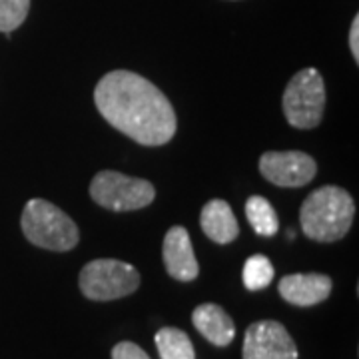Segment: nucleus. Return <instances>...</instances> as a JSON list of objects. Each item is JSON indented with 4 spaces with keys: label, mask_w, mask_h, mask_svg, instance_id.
<instances>
[{
    "label": "nucleus",
    "mask_w": 359,
    "mask_h": 359,
    "mask_svg": "<svg viewBox=\"0 0 359 359\" xmlns=\"http://www.w3.org/2000/svg\"><path fill=\"white\" fill-rule=\"evenodd\" d=\"M332 287L334 283L323 273H292L282 278L278 285L283 299L297 308H309L325 302L332 294Z\"/></svg>",
    "instance_id": "obj_10"
},
{
    "label": "nucleus",
    "mask_w": 359,
    "mask_h": 359,
    "mask_svg": "<svg viewBox=\"0 0 359 359\" xmlns=\"http://www.w3.org/2000/svg\"><path fill=\"white\" fill-rule=\"evenodd\" d=\"M94 102L104 120L142 146L174 138L178 120L166 94L136 72L114 70L96 84Z\"/></svg>",
    "instance_id": "obj_1"
},
{
    "label": "nucleus",
    "mask_w": 359,
    "mask_h": 359,
    "mask_svg": "<svg viewBox=\"0 0 359 359\" xmlns=\"http://www.w3.org/2000/svg\"><path fill=\"white\" fill-rule=\"evenodd\" d=\"M262 176L282 188H302L318 174L316 160L306 152H266L259 158Z\"/></svg>",
    "instance_id": "obj_7"
},
{
    "label": "nucleus",
    "mask_w": 359,
    "mask_h": 359,
    "mask_svg": "<svg viewBox=\"0 0 359 359\" xmlns=\"http://www.w3.org/2000/svg\"><path fill=\"white\" fill-rule=\"evenodd\" d=\"M273 266L268 257L256 254V256L248 257L244 266V285L250 292H257L268 287L271 280H273Z\"/></svg>",
    "instance_id": "obj_15"
},
{
    "label": "nucleus",
    "mask_w": 359,
    "mask_h": 359,
    "mask_svg": "<svg viewBox=\"0 0 359 359\" xmlns=\"http://www.w3.org/2000/svg\"><path fill=\"white\" fill-rule=\"evenodd\" d=\"M194 327L204 335L210 344L218 347L230 346L236 337V325L230 316L216 304H202L194 309Z\"/></svg>",
    "instance_id": "obj_11"
},
{
    "label": "nucleus",
    "mask_w": 359,
    "mask_h": 359,
    "mask_svg": "<svg viewBox=\"0 0 359 359\" xmlns=\"http://www.w3.org/2000/svg\"><path fill=\"white\" fill-rule=\"evenodd\" d=\"M245 218L254 228V231L264 238H271L280 230V219H278L273 205L262 196H252L245 202Z\"/></svg>",
    "instance_id": "obj_13"
},
{
    "label": "nucleus",
    "mask_w": 359,
    "mask_h": 359,
    "mask_svg": "<svg viewBox=\"0 0 359 359\" xmlns=\"http://www.w3.org/2000/svg\"><path fill=\"white\" fill-rule=\"evenodd\" d=\"M355 218V204L347 190L339 186H323L304 200L299 224L309 240L335 242L346 236Z\"/></svg>",
    "instance_id": "obj_2"
},
{
    "label": "nucleus",
    "mask_w": 359,
    "mask_h": 359,
    "mask_svg": "<svg viewBox=\"0 0 359 359\" xmlns=\"http://www.w3.org/2000/svg\"><path fill=\"white\" fill-rule=\"evenodd\" d=\"M30 11V0H0V32L11 34L22 25Z\"/></svg>",
    "instance_id": "obj_16"
},
{
    "label": "nucleus",
    "mask_w": 359,
    "mask_h": 359,
    "mask_svg": "<svg viewBox=\"0 0 359 359\" xmlns=\"http://www.w3.org/2000/svg\"><path fill=\"white\" fill-rule=\"evenodd\" d=\"M156 347L162 359H196L192 339L178 327H162L156 334Z\"/></svg>",
    "instance_id": "obj_14"
},
{
    "label": "nucleus",
    "mask_w": 359,
    "mask_h": 359,
    "mask_svg": "<svg viewBox=\"0 0 359 359\" xmlns=\"http://www.w3.org/2000/svg\"><path fill=\"white\" fill-rule=\"evenodd\" d=\"M80 292L94 302H112L134 294L140 287V273L120 259H92L78 276Z\"/></svg>",
    "instance_id": "obj_4"
},
{
    "label": "nucleus",
    "mask_w": 359,
    "mask_h": 359,
    "mask_svg": "<svg viewBox=\"0 0 359 359\" xmlns=\"http://www.w3.org/2000/svg\"><path fill=\"white\" fill-rule=\"evenodd\" d=\"M90 196L96 204L106 210L132 212L152 204L156 188L148 180L132 178L114 170H102L92 178Z\"/></svg>",
    "instance_id": "obj_6"
},
{
    "label": "nucleus",
    "mask_w": 359,
    "mask_h": 359,
    "mask_svg": "<svg viewBox=\"0 0 359 359\" xmlns=\"http://www.w3.org/2000/svg\"><path fill=\"white\" fill-rule=\"evenodd\" d=\"M244 359H297V346L280 321L264 320L245 330Z\"/></svg>",
    "instance_id": "obj_8"
},
{
    "label": "nucleus",
    "mask_w": 359,
    "mask_h": 359,
    "mask_svg": "<svg viewBox=\"0 0 359 359\" xmlns=\"http://www.w3.org/2000/svg\"><path fill=\"white\" fill-rule=\"evenodd\" d=\"M283 114L290 126L311 130L320 126L325 108V84L318 68H304L283 92Z\"/></svg>",
    "instance_id": "obj_5"
},
{
    "label": "nucleus",
    "mask_w": 359,
    "mask_h": 359,
    "mask_svg": "<svg viewBox=\"0 0 359 359\" xmlns=\"http://www.w3.org/2000/svg\"><path fill=\"white\" fill-rule=\"evenodd\" d=\"M349 48L353 54V60L359 62V16L353 18L351 22V30H349Z\"/></svg>",
    "instance_id": "obj_18"
},
{
    "label": "nucleus",
    "mask_w": 359,
    "mask_h": 359,
    "mask_svg": "<svg viewBox=\"0 0 359 359\" xmlns=\"http://www.w3.org/2000/svg\"><path fill=\"white\" fill-rule=\"evenodd\" d=\"M20 224L30 244L50 252H68L76 248L80 240L74 219L42 198H34L25 205Z\"/></svg>",
    "instance_id": "obj_3"
},
{
    "label": "nucleus",
    "mask_w": 359,
    "mask_h": 359,
    "mask_svg": "<svg viewBox=\"0 0 359 359\" xmlns=\"http://www.w3.org/2000/svg\"><path fill=\"white\" fill-rule=\"evenodd\" d=\"M164 266L170 278L178 282H192L200 273V266L194 254L190 233L184 226H172L164 238Z\"/></svg>",
    "instance_id": "obj_9"
},
{
    "label": "nucleus",
    "mask_w": 359,
    "mask_h": 359,
    "mask_svg": "<svg viewBox=\"0 0 359 359\" xmlns=\"http://www.w3.org/2000/svg\"><path fill=\"white\" fill-rule=\"evenodd\" d=\"M112 359H150V355L132 341H120L112 349Z\"/></svg>",
    "instance_id": "obj_17"
},
{
    "label": "nucleus",
    "mask_w": 359,
    "mask_h": 359,
    "mask_svg": "<svg viewBox=\"0 0 359 359\" xmlns=\"http://www.w3.org/2000/svg\"><path fill=\"white\" fill-rule=\"evenodd\" d=\"M200 224L205 236L216 244H230L240 233L238 219L233 216L230 204L224 200H210L202 208Z\"/></svg>",
    "instance_id": "obj_12"
}]
</instances>
